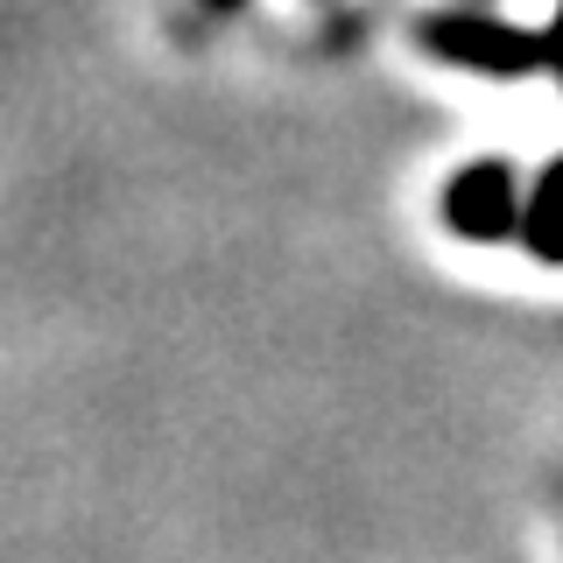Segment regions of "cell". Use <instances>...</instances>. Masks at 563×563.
I'll return each mask as SVG.
<instances>
[{"label": "cell", "mask_w": 563, "mask_h": 563, "mask_svg": "<svg viewBox=\"0 0 563 563\" xmlns=\"http://www.w3.org/2000/svg\"><path fill=\"white\" fill-rule=\"evenodd\" d=\"M422 57L451 64V70H479V78H528V70L556 64V43L536 29L493 22V14H430L416 29Z\"/></svg>", "instance_id": "cell-1"}, {"label": "cell", "mask_w": 563, "mask_h": 563, "mask_svg": "<svg viewBox=\"0 0 563 563\" xmlns=\"http://www.w3.org/2000/svg\"><path fill=\"white\" fill-rule=\"evenodd\" d=\"M521 205L528 198H521L515 169H507L500 155H479V163H465L444 184V225L472 246H493V240L521 233Z\"/></svg>", "instance_id": "cell-2"}, {"label": "cell", "mask_w": 563, "mask_h": 563, "mask_svg": "<svg viewBox=\"0 0 563 563\" xmlns=\"http://www.w3.org/2000/svg\"><path fill=\"white\" fill-rule=\"evenodd\" d=\"M542 268H563V155L542 163V176L528 184V205H521V233H515Z\"/></svg>", "instance_id": "cell-3"}, {"label": "cell", "mask_w": 563, "mask_h": 563, "mask_svg": "<svg viewBox=\"0 0 563 563\" xmlns=\"http://www.w3.org/2000/svg\"><path fill=\"white\" fill-rule=\"evenodd\" d=\"M205 8H211V14H240L246 0H205Z\"/></svg>", "instance_id": "cell-4"}, {"label": "cell", "mask_w": 563, "mask_h": 563, "mask_svg": "<svg viewBox=\"0 0 563 563\" xmlns=\"http://www.w3.org/2000/svg\"><path fill=\"white\" fill-rule=\"evenodd\" d=\"M550 43H556V70H563V8H556V29H550Z\"/></svg>", "instance_id": "cell-5"}]
</instances>
